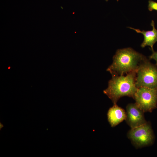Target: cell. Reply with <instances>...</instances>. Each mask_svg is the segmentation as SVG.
<instances>
[{
    "instance_id": "6da1fadb",
    "label": "cell",
    "mask_w": 157,
    "mask_h": 157,
    "mask_svg": "<svg viewBox=\"0 0 157 157\" xmlns=\"http://www.w3.org/2000/svg\"><path fill=\"white\" fill-rule=\"evenodd\" d=\"M147 58L131 48L117 49L112 63L106 71L112 75H124L137 71L140 63Z\"/></svg>"
},
{
    "instance_id": "7a4b0ae2",
    "label": "cell",
    "mask_w": 157,
    "mask_h": 157,
    "mask_svg": "<svg viewBox=\"0 0 157 157\" xmlns=\"http://www.w3.org/2000/svg\"><path fill=\"white\" fill-rule=\"evenodd\" d=\"M137 71L124 75H112L108 82V88L103 91L112 101L113 104H117L119 99L124 96L134 98L138 88L135 85Z\"/></svg>"
},
{
    "instance_id": "3957f363",
    "label": "cell",
    "mask_w": 157,
    "mask_h": 157,
    "mask_svg": "<svg viewBox=\"0 0 157 157\" xmlns=\"http://www.w3.org/2000/svg\"><path fill=\"white\" fill-rule=\"evenodd\" d=\"M135 83L138 88L157 89V65L151 63L147 58L142 61L137 71Z\"/></svg>"
},
{
    "instance_id": "277c9868",
    "label": "cell",
    "mask_w": 157,
    "mask_h": 157,
    "mask_svg": "<svg viewBox=\"0 0 157 157\" xmlns=\"http://www.w3.org/2000/svg\"><path fill=\"white\" fill-rule=\"evenodd\" d=\"M127 137L136 148H140L152 144L154 136L151 126L149 122L140 126L131 128Z\"/></svg>"
},
{
    "instance_id": "5b68a950",
    "label": "cell",
    "mask_w": 157,
    "mask_h": 157,
    "mask_svg": "<svg viewBox=\"0 0 157 157\" xmlns=\"http://www.w3.org/2000/svg\"><path fill=\"white\" fill-rule=\"evenodd\" d=\"M133 99L135 104L144 113L151 112L157 107V89L138 88Z\"/></svg>"
},
{
    "instance_id": "8992f818",
    "label": "cell",
    "mask_w": 157,
    "mask_h": 157,
    "mask_svg": "<svg viewBox=\"0 0 157 157\" xmlns=\"http://www.w3.org/2000/svg\"><path fill=\"white\" fill-rule=\"evenodd\" d=\"M125 121L131 128L136 127L147 123L144 112L135 103L128 104L126 107Z\"/></svg>"
},
{
    "instance_id": "52a82bcc",
    "label": "cell",
    "mask_w": 157,
    "mask_h": 157,
    "mask_svg": "<svg viewBox=\"0 0 157 157\" xmlns=\"http://www.w3.org/2000/svg\"><path fill=\"white\" fill-rule=\"evenodd\" d=\"M107 116L108 122L111 126L113 127L125 120L126 112L124 109L117 104H115L108 110Z\"/></svg>"
},
{
    "instance_id": "ba28073f",
    "label": "cell",
    "mask_w": 157,
    "mask_h": 157,
    "mask_svg": "<svg viewBox=\"0 0 157 157\" xmlns=\"http://www.w3.org/2000/svg\"><path fill=\"white\" fill-rule=\"evenodd\" d=\"M151 25L152 27V29L150 31H141L139 29L131 27L128 28L134 30L137 33H142L143 35L144 38L140 45L141 47L143 48L146 46H149L150 47L151 50L152 51L154 50V45L157 42V30L155 28L154 20H152Z\"/></svg>"
},
{
    "instance_id": "9c48e42d",
    "label": "cell",
    "mask_w": 157,
    "mask_h": 157,
    "mask_svg": "<svg viewBox=\"0 0 157 157\" xmlns=\"http://www.w3.org/2000/svg\"><path fill=\"white\" fill-rule=\"evenodd\" d=\"M148 9L150 11L153 10L157 11V2L152 0L148 1Z\"/></svg>"
},
{
    "instance_id": "30bf717a",
    "label": "cell",
    "mask_w": 157,
    "mask_h": 157,
    "mask_svg": "<svg viewBox=\"0 0 157 157\" xmlns=\"http://www.w3.org/2000/svg\"><path fill=\"white\" fill-rule=\"evenodd\" d=\"M152 54L149 56V59L150 60L153 59L156 62V65H157V51L154 50L152 51Z\"/></svg>"
},
{
    "instance_id": "8fae6325",
    "label": "cell",
    "mask_w": 157,
    "mask_h": 157,
    "mask_svg": "<svg viewBox=\"0 0 157 157\" xmlns=\"http://www.w3.org/2000/svg\"><path fill=\"white\" fill-rule=\"evenodd\" d=\"M4 127L3 125L0 122V130Z\"/></svg>"
},
{
    "instance_id": "7c38bea8",
    "label": "cell",
    "mask_w": 157,
    "mask_h": 157,
    "mask_svg": "<svg viewBox=\"0 0 157 157\" xmlns=\"http://www.w3.org/2000/svg\"><path fill=\"white\" fill-rule=\"evenodd\" d=\"M105 1H108L109 0H105Z\"/></svg>"
}]
</instances>
